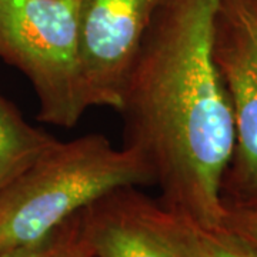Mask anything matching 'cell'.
I'll return each instance as SVG.
<instances>
[{"label": "cell", "mask_w": 257, "mask_h": 257, "mask_svg": "<svg viewBox=\"0 0 257 257\" xmlns=\"http://www.w3.org/2000/svg\"><path fill=\"white\" fill-rule=\"evenodd\" d=\"M217 0H166L128 74L119 113L124 146L153 170L162 202L202 230L223 227L221 183L236 143L213 59Z\"/></svg>", "instance_id": "cell-1"}, {"label": "cell", "mask_w": 257, "mask_h": 257, "mask_svg": "<svg viewBox=\"0 0 257 257\" xmlns=\"http://www.w3.org/2000/svg\"><path fill=\"white\" fill-rule=\"evenodd\" d=\"M149 183L153 170L133 147L96 133L59 140L0 192V254L43 243L107 193Z\"/></svg>", "instance_id": "cell-2"}, {"label": "cell", "mask_w": 257, "mask_h": 257, "mask_svg": "<svg viewBox=\"0 0 257 257\" xmlns=\"http://www.w3.org/2000/svg\"><path fill=\"white\" fill-rule=\"evenodd\" d=\"M80 0H0V59L28 77L37 119L70 128L89 100L79 52Z\"/></svg>", "instance_id": "cell-3"}, {"label": "cell", "mask_w": 257, "mask_h": 257, "mask_svg": "<svg viewBox=\"0 0 257 257\" xmlns=\"http://www.w3.org/2000/svg\"><path fill=\"white\" fill-rule=\"evenodd\" d=\"M213 59L229 96L236 143L221 183L226 206L257 203V0H217Z\"/></svg>", "instance_id": "cell-4"}, {"label": "cell", "mask_w": 257, "mask_h": 257, "mask_svg": "<svg viewBox=\"0 0 257 257\" xmlns=\"http://www.w3.org/2000/svg\"><path fill=\"white\" fill-rule=\"evenodd\" d=\"M80 227L92 257H203L200 227L135 186L86 207Z\"/></svg>", "instance_id": "cell-5"}, {"label": "cell", "mask_w": 257, "mask_h": 257, "mask_svg": "<svg viewBox=\"0 0 257 257\" xmlns=\"http://www.w3.org/2000/svg\"><path fill=\"white\" fill-rule=\"evenodd\" d=\"M166 0H80L79 52L90 107L120 110L128 74Z\"/></svg>", "instance_id": "cell-6"}, {"label": "cell", "mask_w": 257, "mask_h": 257, "mask_svg": "<svg viewBox=\"0 0 257 257\" xmlns=\"http://www.w3.org/2000/svg\"><path fill=\"white\" fill-rule=\"evenodd\" d=\"M57 142L46 132L29 124L18 107L0 94V192Z\"/></svg>", "instance_id": "cell-7"}, {"label": "cell", "mask_w": 257, "mask_h": 257, "mask_svg": "<svg viewBox=\"0 0 257 257\" xmlns=\"http://www.w3.org/2000/svg\"><path fill=\"white\" fill-rule=\"evenodd\" d=\"M80 213L64 223L43 243L35 247L0 254V257H92V253L83 239Z\"/></svg>", "instance_id": "cell-8"}, {"label": "cell", "mask_w": 257, "mask_h": 257, "mask_svg": "<svg viewBox=\"0 0 257 257\" xmlns=\"http://www.w3.org/2000/svg\"><path fill=\"white\" fill-rule=\"evenodd\" d=\"M203 257H257V248L226 227L202 230Z\"/></svg>", "instance_id": "cell-9"}, {"label": "cell", "mask_w": 257, "mask_h": 257, "mask_svg": "<svg viewBox=\"0 0 257 257\" xmlns=\"http://www.w3.org/2000/svg\"><path fill=\"white\" fill-rule=\"evenodd\" d=\"M223 227L231 230L257 248V203L247 206H226Z\"/></svg>", "instance_id": "cell-10"}]
</instances>
